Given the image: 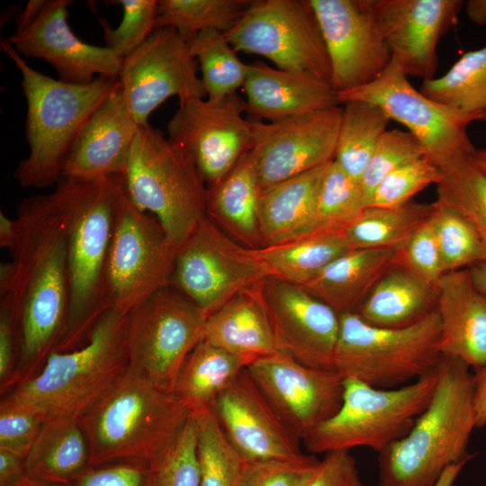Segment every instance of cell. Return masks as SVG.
<instances>
[{
  "instance_id": "49",
  "label": "cell",
  "mask_w": 486,
  "mask_h": 486,
  "mask_svg": "<svg viewBox=\"0 0 486 486\" xmlns=\"http://www.w3.org/2000/svg\"><path fill=\"white\" fill-rule=\"evenodd\" d=\"M46 416L5 397L0 403V449L25 458Z\"/></svg>"
},
{
  "instance_id": "36",
  "label": "cell",
  "mask_w": 486,
  "mask_h": 486,
  "mask_svg": "<svg viewBox=\"0 0 486 486\" xmlns=\"http://www.w3.org/2000/svg\"><path fill=\"white\" fill-rule=\"evenodd\" d=\"M343 104L334 160L349 176L360 180L391 119L370 102L354 100Z\"/></svg>"
},
{
  "instance_id": "23",
  "label": "cell",
  "mask_w": 486,
  "mask_h": 486,
  "mask_svg": "<svg viewBox=\"0 0 486 486\" xmlns=\"http://www.w3.org/2000/svg\"><path fill=\"white\" fill-rule=\"evenodd\" d=\"M460 0H374L388 48L407 76L435 77L437 45L464 8Z\"/></svg>"
},
{
  "instance_id": "6",
  "label": "cell",
  "mask_w": 486,
  "mask_h": 486,
  "mask_svg": "<svg viewBox=\"0 0 486 486\" xmlns=\"http://www.w3.org/2000/svg\"><path fill=\"white\" fill-rule=\"evenodd\" d=\"M128 370L126 313L108 308L83 345L51 352L37 372L4 397L46 417L80 418Z\"/></svg>"
},
{
  "instance_id": "60",
  "label": "cell",
  "mask_w": 486,
  "mask_h": 486,
  "mask_svg": "<svg viewBox=\"0 0 486 486\" xmlns=\"http://www.w3.org/2000/svg\"><path fill=\"white\" fill-rule=\"evenodd\" d=\"M7 486H76V483L73 484H55L46 482L40 480H37L29 476L27 473H24L20 478H18L14 482L10 483Z\"/></svg>"
},
{
  "instance_id": "19",
  "label": "cell",
  "mask_w": 486,
  "mask_h": 486,
  "mask_svg": "<svg viewBox=\"0 0 486 486\" xmlns=\"http://www.w3.org/2000/svg\"><path fill=\"white\" fill-rule=\"evenodd\" d=\"M317 17L338 92L377 79L392 59L374 0H309Z\"/></svg>"
},
{
  "instance_id": "13",
  "label": "cell",
  "mask_w": 486,
  "mask_h": 486,
  "mask_svg": "<svg viewBox=\"0 0 486 486\" xmlns=\"http://www.w3.org/2000/svg\"><path fill=\"white\" fill-rule=\"evenodd\" d=\"M224 35L236 52L259 55L277 68L331 82L325 42L309 0L251 1Z\"/></svg>"
},
{
  "instance_id": "39",
  "label": "cell",
  "mask_w": 486,
  "mask_h": 486,
  "mask_svg": "<svg viewBox=\"0 0 486 486\" xmlns=\"http://www.w3.org/2000/svg\"><path fill=\"white\" fill-rule=\"evenodd\" d=\"M187 42L199 63L206 98L222 99L237 94V90L243 87L248 64L238 58L224 33L206 31Z\"/></svg>"
},
{
  "instance_id": "10",
  "label": "cell",
  "mask_w": 486,
  "mask_h": 486,
  "mask_svg": "<svg viewBox=\"0 0 486 486\" xmlns=\"http://www.w3.org/2000/svg\"><path fill=\"white\" fill-rule=\"evenodd\" d=\"M206 319L171 285L140 302L126 313L129 369L173 392L184 361L203 340Z\"/></svg>"
},
{
  "instance_id": "7",
  "label": "cell",
  "mask_w": 486,
  "mask_h": 486,
  "mask_svg": "<svg viewBox=\"0 0 486 486\" xmlns=\"http://www.w3.org/2000/svg\"><path fill=\"white\" fill-rule=\"evenodd\" d=\"M128 198L152 214L178 249L206 216L207 184L185 151L140 126L123 174Z\"/></svg>"
},
{
  "instance_id": "1",
  "label": "cell",
  "mask_w": 486,
  "mask_h": 486,
  "mask_svg": "<svg viewBox=\"0 0 486 486\" xmlns=\"http://www.w3.org/2000/svg\"><path fill=\"white\" fill-rule=\"evenodd\" d=\"M15 220L12 260L0 266V292L13 296L21 324L13 386L37 372L55 349L69 297L66 231L50 194L25 198Z\"/></svg>"
},
{
  "instance_id": "16",
  "label": "cell",
  "mask_w": 486,
  "mask_h": 486,
  "mask_svg": "<svg viewBox=\"0 0 486 486\" xmlns=\"http://www.w3.org/2000/svg\"><path fill=\"white\" fill-rule=\"evenodd\" d=\"M238 94L179 103L167 123L168 140L192 158L207 186L223 178L252 147L250 120Z\"/></svg>"
},
{
  "instance_id": "11",
  "label": "cell",
  "mask_w": 486,
  "mask_h": 486,
  "mask_svg": "<svg viewBox=\"0 0 486 486\" xmlns=\"http://www.w3.org/2000/svg\"><path fill=\"white\" fill-rule=\"evenodd\" d=\"M177 248L158 220L126 193L118 207L104 277V302L124 313L172 284Z\"/></svg>"
},
{
  "instance_id": "56",
  "label": "cell",
  "mask_w": 486,
  "mask_h": 486,
  "mask_svg": "<svg viewBox=\"0 0 486 486\" xmlns=\"http://www.w3.org/2000/svg\"><path fill=\"white\" fill-rule=\"evenodd\" d=\"M17 235L15 219L8 218L3 212H0V247L10 251L14 245Z\"/></svg>"
},
{
  "instance_id": "2",
  "label": "cell",
  "mask_w": 486,
  "mask_h": 486,
  "mask_svg": "<svg viewBox=\"0 0 486 486\" xmlns=\"http://www.w3.org/2000/svg\"><path fill=\"white\" fill-rule=\"evenodd\" d=\"M125 193L123 176H112L92 180L61 176L50 194L66 231L69 289L64 330L53 351H69L83 345L107 309L106 264Z\"/></svg>"
},
{
  "instance_id": "57",
  "label": "cell",
  "mask_w": 486,
  "mask_h": 486,
  "mask_svg": "<svg viewBox=\"0 0 486 486\" xmlns=\"http://www.w3.org/2000/svg\"><path fill=\"white\" fill-rule=\"evenodd\" d=\"M469 19L480 26H486V0H469L464 4Z\"/></svg>"
},
{
  "instance_id": "15",
  "label": "cell",
  "mask_w": 486,
  "mask_h": 486,
  "mask_svg": "<svg viewBox=\"0 0 486 486\" xmlns=\"http://www.w3.org/2000/svg\"><path fill=\"white\" fill-rule=\"evenodd\" d=\"M71 0H30L15 16L16 30L7 40L22 56L52 66L60 81L86 85L98 76L119 77L122 59L108 48L88 44L71 30Z\"/></svg>"
},
{
  "instance_id": "58",
  "label": "cell",
  "mask_w": 486,
  "mask_h": 486,
  "mask_svg": "<svg viewBox=\"0 0 486 486\" xmlns=\"http://www.w3.org/2000/svg\"><path fill=\"white\" fill-rule=\"evenodd\" d=\"M468 269L475 287L486 295V261L473 265Z\"/></svg>"
},
{
  "instance_id": "54",
  "label": "cell",
  "mask_w": 486,
  "mask_h": 486,
  "mask_svg": "<svg viewBox=\"0 0 486 486\" xmlns=\"http://www.w3.org/2000/svg\"><path fill=\"white\" fill-rule=\"evenodd\" d=\"M25 472L24 459L0 449V486H7Z\"/></svg>"
},
{
  "instance_id": "59",
  "label": "cell",
  "mask_w": 486,
  "mask_h": 486,
  "mask_svg": "<svg viewBox=\"0 0 486 486\" xmlns=\"http://www.w3.org/2000/svg\"><path fill=\"white\" fill-rule=\"evenodd\" d=\"M467 462H462L447 468L436 486H453L457 475Z\"/></svg>"
},
{
  "instance_id": "25",
  "label": "cell",
  "mask_w": 486,
  "mask_h": 486,
  "mask_svg": "<svg viewBox=\"0 0 486 486\" xmlns=\"http://www.w3.org/2000/svg\"><path fill=\"white\" fill-rule=\"evenodd\" d=\"M436 295L441 356L474 370L486 366V295L475 287L469 269L444 274Z\"/></svg>"
},
{
  "instance_id": "43",
  "label": "cell",
  "mask_w": 486,
  "mask_h": 486,
  "mask_svg": "<svg viewBox=\"0 0 486 486\" xmlns=\"http://www.w3.org/2000/svg\"><path fill=\"white\" fill-rule=\"evenodd\" d=\"M193 415L198 430L201 486H239L246 460L228 441L212 409Z\"/></svg>"
},
{
  "instance_id": "34",
  "label": "cell",
  "mask_w": 486,
  "mask_h": 486,
  "mask_svg": "<svg viewBox=\"0 0 486 486\" xmlns=\"http://www.w3.org/2000/svg\"><path fill=\"white\" fill-rule=\"evenodd\" d=\"M349 249L340 230L310 233L252 250L269 277L302 286Z\"/></svg>"
},
{
  "instance_id": "38",
  "label": "cell",
  "mask_w": 486,
  "mask_h": 486,
  "mask_svg": "<svg viewBox=\"0 0 486 486\" xmlns=\"http://www.w3.org/2000/svg\"><path fill=\"white\" fill-rule=\"evenodd\" d=\"M251 0H159L156 28H172L185 41L206 31L228 32Z\"/></svg>"
},
{
  "instance_id": "12",
  "label": "cell",
  "mask_w": 486,
  "mask_h": 486,
  "mask_svg": "<svg viewBox=\"0 0 486 486\" xmlns=\"http://www.w3.org/2000/svg\"><path fill=\"white\" fill-rule=\"evenodd\" d=\"M340 104L366 101L380 106L391 120L404 125L419 142L425 156L443 169L471 156L473 147L468 126L485 121L443 105L417 90L394 59L374 82L352 90L338 92Z\"/></svg>"
},
{
  "instance_id": "20",
  "label": "cell",
  "mask_w": 486,
  "mask_h": 486,
  "mask_svg": "<svg viewBox=\"0 0 486 486\" xmlns=\"http://www.w3.org/2000/svg\"><path fill=\"white\" fill-rule=\"evenodd\" d=\"M277 351L300 363L335 370L339 314L301 285L267 277L255 284Z\"/></svg>"
},
{
  "instance_id": "17",
  "label": "cell",
  "mask_w": 486,
  "mask_h": 486,
  "mask_svg": "<svg viewBox=\"0 0 486 486\" xmlns=\"http://www.w3.org/2000/svg\"><path fill=\"white\" fill-rule=\"evenodd\" d=\"M342 112L336 106L269 122L250 120L248 156L260 189L332 161Z\"/></svg>"
},
{
  "instance_id": "61",
  "label": "cell",
  "mask_w": 486,
  "mask_h": 486,
  "mask_svg": "<svg viewBox=\"0 0 486 486\" xmlns=\"http://www.w3.org/2000/svg\"><path fill=\"white\" fill-rule=\"evenodd\" d=\"M471 158L474 165L486 175V148H475Z\"/></svg>"
},
{
  "instance_id": "31",
  "label": "cell",
  "mask_w": 486,
  "mask_h": 486,
  "mask_svg": "<svg viewBox=\"0 0 486 486\" xmlns=\"http://www.w3.org/2000/svg\"><path fill=\"white\" fill-rule=\"evenodd\" d=\"M25 472L55 484H73L90 467L89 447L79 418L47 417L24 458Z\"/></svg>"
},
{
  "instance_id": "37",
  "label": "cell",
  "mask_w": 486,
  "mask_h": 486,
  "mask_svg": "<svg viewBox=\"0 0 486 486\" xmlns=\"http://www.w3.org/2000/svg\"><path fill=\"white\" fill-rule=\"evenodd\" d=\"M419 91L443 105L486 121V45L465 52L443 76L423 80Z\"/></svg>"
},
{
  "instance_id": "9",
  "label": "cell",
  "mask_w": 486,
  "mask_h": 486,
  "mask_svg": "<svg viewBox=\"0 0 486 486\" xmlns=\"http://www.w3.org/2000/svg\"><path fill=\"white\" fill-rule=\"evenodd\" d=\"M335 370L375 388L393 389L429 374L437 364L440 321L436 310L403 328H382L356 312L339 314Z\"/></svg>"
},
{
  "instance_id": "50",
  "label": "cell",
  "mask_w": 486,
  "mask_h": 486,
  "mask_svg": "<svg viewBox=\"0 0 486 486\" xmlns=\"http://www.w3.org/2000/svg\"><path fill=\"white\" fill-rule=\"evenodd\" d=\"M395 264L436 286L444 274L438 247L428 220L396 251Z\"/></svg>"
},
{
  "instance_id": "5",
  "label": "cell",
  "mask_w": 486,
  "mask_h": 486,
  "mask_svg": "<svg viewBox=\"0 0 486 486\" xmlns=\"http://www.w3.org/2000/svg\"><path fill=\"white\" fill-rule=\"evenodd\" d=\"M0 47L22 75L27 107L29 154L18 163L13 177L24 188L56 184L83 127L121 85L119 77L98 76L86 85L65 83L30 67L7 39L1 40Z\"/></svg>"
},
{
  "instance_id": "21",
  "label": "cell",
  "mask_w": 486,
  "mask_h": 486,
  "mask_svg": "<svg viewBox=\"0 0 486 486\" xmlns=\"http://www.w3.org/2000/svg\"><path fill=\"white\" fill-rule=\"evenodd\" d=\"M247 369L301 440L342 404L345 378L336 370L310 367L279 351L254 361Z\"/></svg>"
},
{
  "instance_id": "24",
  "label": "cell",
  "mask_w": 486,
  "mask_h": 486,
  "mask_svg": "<svg viewBox=\"0 0 486 486\" xmlns=\"http://www.w3.org/2000/svg\"><path fill=\"white\" fill-rule=\"evenodd\" d=\"M140 128L120 85L83 127L61 176L92 180L123 176Z\"/></svg>"
},
{
  "instance_id": "29",
  "label": "cell",
  "mask_w": 486,
  "mask_h": 486,
  "mask_svg": "<svg viewBox=\"0 0 486 486\" xmlns=\"http://www.w3.org/2000/svg\"><path fill=\"white\" fill-rule=\"evenodd\" d=\"M328 163L260 190L258 220L262 247L305 233Z\"/></svg>"
},
{
  "instance_id": "35",
  "label": "cell",
  "mask_w": 486,
  "mask_h": 486,
  "mask_svg": "<svg viewBox=\"0 0 486 486\" xmlns=\"http://www.w3.org/2000/svg\"><path fill=\"white\" fill-rule=\"evenodd\" d=\"M432 210L433 203L412 201L392 207H366L343 232L350 249L398 251L429 220Z\"/></svg>"
},
{
  "instance_id": "41",
  "label": "cell",
  "mask_w": 486,
  "mask_h": 486,
  "mask_svg": "<svg viewBox=\"0 0 486 486\" xmlns=\"http://www.w3.org/2000/svg\"><path fill=\"white\" fill-rule=\"evenodd\" d=\"M436 184V202L463 216L479 233L486 245V175L471 156L441 169Z\"/></svg>"
},
{
  "instance_id": "22",
  "label": "cell",
  "mask_w": 486,
  "mask_h": 486,
  "mask_svg": "<svg viewBox=\"0 0 486 486\" xmlns=\"http://www.w3.org/2000/svg\"><path fill=\"white\" fill-rule=\"evenodd\" d=\"M212 411L228 441L247 462L302 456L301 439L246 368L216 400Z\"/></svg>"
},
{
  "instance_id": "48",
  "label": "cell",
  "mask_w": 486,
  "mask_h": 486,
  "mask_svg": "<svg viewBox=\"0 0 486 486\" xmlns=\"http://www.w3.org/2000/svg\"><path fill=\"white\" fill-rule=\"evenodd\" d=\"M320 462L304 454L290 460L246 461L239 486H305Z\"/></svg>"
},
{
  "instance_id": "44",
  "label": "cell",
  "mask_w": 486,
  "mask_h": 486,
  "mask_svg": "<svg viewBox=\"0 0 486 486\" xmlns=\"http://www.w3.org/2000/svg\"><path fill=\"white\" fill-rule=\"evenodd\" d=\"M109 3L122 7L121 23L112 28L105 18L99 17L98 22L103 29L105 47L123 59L140 47L155 31L158 1L117 0Z\"/></svg>"
},
{
  "instance_id": "51",
  "label": "cell",
  "mask_w": 486,
  "mask_h": 486,
  "mask_svg": "<svg viewBox=\"0 0 486 486\" xmlns=\"http://www.w3.org/2000/svg\"><path fill=\"white\" fill-rule=\"evenodd\" d=\"M21 324L13 296L0 292V383L1 391L13 385L20 354Z\"/></svg>"
},
{
  "instance_id": "26",
  "label": "cell",
  "mask_w": 486,
  "mask_h": 486,
  "mask_svg": "<svg viewBox=\"0 0 486 486\" xmlns=\"http://www.w3.org/2000/svg\"><path fill=\"white\" fill-rule=\"evenodd\" d=\"M246 112L272 121L339 106L330 83L310 74L272 68L257 60L248 65L243 86Z\"/></svg>"
},
{
  "instance_id": "46",
  "label": "cell",
  "mask_w": 486,
  "mask_h": 486,
  "mask_svg": "<svg viewBox=\"0 0 486 486\" xmlns=\"http://www.w3.org/2000/svg\"><path fill=\"white\" fill-rule=\"evenodd\" d=\"M441 169L426 156L387 175L374 188L367 207H392L411 202L418 193L442 180Z\"/></svg>"
},
{
  "instance_id": "32",
  "label": "cell",
  "mask_w": 486,
  "mask_h": 486,
  "mask_svg": "<svg viewBox=\"0 0 486 486\" xmlns=\"http://www.w3.org/2000/svg\"><path fill=\"white\" fill-rule=\"evenodd\" d=\"M436 297V286L395 264L355 312L373 326L403 328L435 311Z\"/></svg>"
},
{
  "instance_id": "47",
  "label": "cell",
  "mask_w": 486,
  "mask_h": 486,
  "mask_svg": "<svg viewBox=\"0 0 486 486\" xmlns=\"http://www.w3.org/2000/svg\"><path fill=\"white\" fill-rule=\"evenodd\" d=\"M153 471L156 486H201L198 430L193 414L176 446Z\"/></svg>"
},
{
  "instance_id": "55",
  "label": "cell",
  "mask_w": 486,
  "mask_h": 486,
  "mask_svg": "<svg viewBox=\"0 0 486 486\" xmlns=\"http://www.w3.org/2000/svg\"><path fill=\"white\" fill-rule=\"evenodd\" d=\"M474 409L476 428L486 426V366L474 370Z\"/></svg>"
},
{
  "instance_id": "8",
  "label": "cell",
  "mask_w": 486,
  "mask_h": 486,
  "mask_svg": "<svg viewBox=\"0 0 486 486\" xmlns=\"http://www.w3.org/2000/svg\"><path fill=\"white\" fill-rule=\"evenodd\" d=\"M437 376L436 366L427 375L393 389L346 378L339 410L302 440L304 446L314 454L360 446L382 452L410 430L429 404Z\"/></svg>"
},
{
  "instance_id": "30",
  "label": "cell",
  "mask_w": 486,
  "mask_h": 486,
  "mask_svg": "<svg viewBox=\"0 0 486 486\" xmlns=\"http://www.w3.org/2000/svg\"><path fill=\"white\" fill-rule=\"evenodd\" d=\"M260 190L248 152L223 178L207 186L206 215L250 249L262 247L258 220Z\"/></svg>"
},
{
  "instance_id": "4",
  "label": "cell",
  "mask_w": 486,
  "mask_h": 486,
  "mask_svg": "<svg viewBox=\"0 0 486 486\" xmlns=\"http://www.w3.org/2000/svg\"><path fill=\"white\" fill-rule=\"evenodd\" d=\"M433 397L410 430L378 453L379 486H436L450 466L468 462L476 428L473 374L441 356Z\"/></svg>"
},
{
  "instance_id": "3",
  "label": "cell",
  "mask_w": 486,
  "mask_h": 486,
  "mask_svg": "<svg viewBox=\"0 0 486 486\" xmlns=\"http://www.w3.org/2000/svg\"><path fill=\"white\" fill-rule=\"evenodd\" d=\"M191 415L173 392L129 369L79 418L89 466L136 463L154 470L176 446Z\"/></svg>"
},
{
  "instance_id": "27",
  "label": "cell",
  "mask_w": 486,
  "mask_h": 486,
  "mask_svg": "<svg viewBox=\"0 0 486 486\" xmlns=\"http://www.w3.org/2000/svg\"><path fill=\"white\" fill-rule=\"evenodd\" d=\"M395 260L392 249H349L302 287L338 314L355 312Z\"/></svg>"
},
{
  "instance_id": "53",
  "label": "cell",
  "mask_w": 486,
  "mask_h": 486,
  "mask_svg": "<svg viewBox=\"0 0 486 486\" xmlns=\"http://www.w3.org/2000/svg\"><path fill=\"white\" fill-rule=\"evenodd\" d=\"M305 486H364L355 458L346 450L332 451Z\"/></svg>"
},
{
  "instance_id": "45",
  "label": "cell",
  "mask_w": 486,
  "mask_h": 486,
  "mask_svg": "<svg viewBox=\"0 0 486 486\" xmlns=\"http://www.w3.org/2000/svg\"><path fill=\"white\" fill-rule=\"evenodd\" d=\"M425 156L417 139L409 131L387 130L377 143L361 176L365 206L376 185L397 168Z\"/></svg>"
},
{
  "instance_id": "28",
  "label": "cell",
  "mask_w": 486,
  "mask_h": 486,
  "mask_svg": "<svg viewBox=\"0 0 486 486\" xmlns=\"http://www.w3.org/2000/svg\"><path fill=\"white\" fill-rule=\"evenodd\" d=\"M203 340L243 358L248 365L277 352L269 319L255 285L207 317Z\"/></svg>"
},
{
  "instance_id": "14",
  "label": "cell",
  "mask_w": 486,
  "mask_h": 486,
  "mask_svg": "<svg viewBox=\"0 0 486 486\" xmlns=\"http://www.w3.org/2000/svg\"><path fill=\"white\" fill-rule=\"evenodd\" d=\"M267 277V269L253 250L206 215L177 249L171 286L208 317Z\"/></svg>"
},
{
  "instance_id": "18",
  "label": "cell",
  "mask_w": 486,
  "mask_h": 486,
  "mask_svg": "<svg viewBox=\"0 0 486 486\" xmlns=\"http://www.w3.org/2000/svg\"><path fill=\"white\" fill-rule=\"evenodd\" d=\"M119 80L129 110L140 126L148 124L151 113L168 98L176 96L182 103L206 97L188 42L172 28L155 30L123 58Z\"/></svg>"
},
{
  "instance_id": "40",
  "label": "cell",
  "mask_w": 486,
  "mask_h": 486,
  "mask_svg": "<svg viewBox=\"0 0 486 486\" xmlns=\"http://www.w3.org/2000/svg\"><path fill=\"white\" fill-rule=\"evenodd\" d=\"M364 208L360 180L349 176L333 159L327 166L311 220L303 235L343 230Z\"/></svg>"
},
{
  "instance_id": "33",
  "label": "cell",
  "mask_w": 486,
  "mask_h": 486,
  "mask_svg": "<svg viewBox=\"0 0 486 486\" xmlns=\"http://www.w3.org/2000/svg\"><path fill=\"white\" fill-rule=\"evenodd\" d=\"M248 366L243 358L202 340L184 361L173 392L192 414L212 409L219 396Z\"/></svg>"
},
{
  "instance_id": "42",
  "label": "cell",
  "mask_w": 486,
  "mask_h": 486,
  "mask_svg": "<svg viewBox=\"0 0 486 486\" xmlns=\"http://www.w3.org/2000/svg\"><path fill=\"white\" fill-rule=\"evenodd\" d=\"M428 222L441 256L444 274L486 261V245L458 212L435 201Z\"/></svg>"
},
{
  "instance_id": "52",
  "label": "cell",
  "mask_w": 486,
  "mask_h": 486,
  "mask_svg": "<svg viewBox=\"0 0 486 486\" xmlns=\"http://www.w3.org/2000/svg\"><path fill=\"white\" fill-rule=\"evenodd\" d=\"M76 486H156L154 471L136 463H115L89 467Z\"/></svg>"
}]
</instances>
